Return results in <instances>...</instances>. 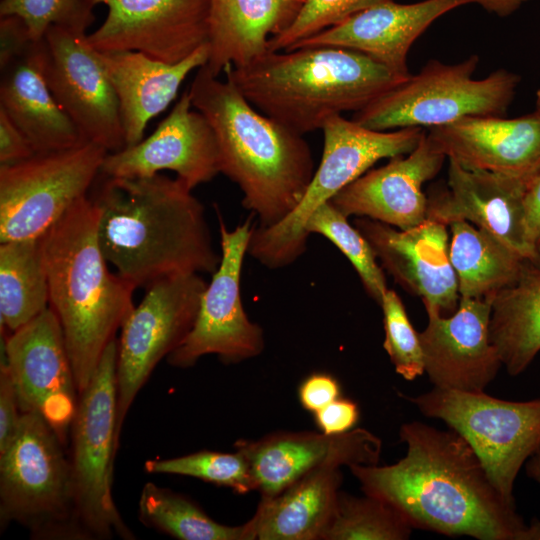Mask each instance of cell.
Segmentation results:
<instances>
[{
    "label": "cell",
    "mask_w": 540,
    "mask_h": 540,
    "mask_svg": "<svg viewBox=\"0 0 540 540\" xmlns=\"http://www.w3.org/2000/svg\"><path fill=\"white\" fill-rule=\"evenodd\" d=\"M2 353L21 413H39L64 443L79 393L64 334L51 308L6 336Z\"/></svg>",
    "instance_id": "obj_15"
},
{
    "label": "cell",
    "mask_w": 540,
    "mask_h": 540,
    "mask_svg": "<svg viewBox=\"0 0 540 540\" xmlns=\"http://www.w3.org/2000/svg\"><path fill=\"white\" fill-rule=\"evenodd\" d=\"M16 390L7 367L1 360L0 366V453L13 440L21 418Z\"/></svg>",
    "instance_id": "obj_39"
},
{
    "label": "cell",
    "mask_w": 540,
    "mask_h": 540,
    "mask_svg": "<svg viewBox=\"0 0 540 540\" xmlns=\"http://www.w3.org/2000/svg\"><path fill=\"white\" fill-rule=\"evenodd\" d=\"M524 467L527 476L540 485V445L526 461Z\"/></svg>",
    "instance_id": "obj_46"
},
{
    "label": "cell",
    "mask_w": 540,
    "mask_h": 540,
    "mask_svg": "<svg viewBox=\"0 0 540 540\" xmlns=\"http://www.w3.org/2000/svg\"><path fill=\"white\" fill-rule=\"evenodd\" d=\"M330 201L308 218L305 232L320 234L331 241L351 262L368 295L380 304L388 290L384 272L369 242Z\"/></svg>",
    "instance_id": "obj_34"
},
{
    "label": "cell",
    "mask_w": 540,
    "mask_h": 540,
    "mask_svg": "<svg viewBox=\"0 0 540 540\" xmlns=\"http://www.w3.org/2000/svg\"><path fill=\"white\" fill-rule=\"evenodd\" d=\"M489 335L511 376L540 352V267L527 261L519 279L492 300Z\"/></svg>",
    "instance_id": "obj_29"
},
{
    "label": "cell",
    "mask_w": 540,
    "mask_h": 540,
    "mask_svg": "<svg viewBox=\"0 0 540 540\" xmlns=\"http://www.w3.org/2000/svg\"><path fill=\"white\" fill-rule=\"evenodd\" d=\"M138 508L144 525L180 540H245L244 525L220 524L187 497L153 483L143 486Z\"/></svg>",
    "instance_id": "obj_32"
},
{
    "label": "cell",
    "mask_w": 540,
    "mask_h": 540,
    "mask_svg": "<svg viewBox=\"0 0 540 540\" xmlns=\"http://www.w3.org/2000/svg\"><path fill=\"white\" fill-rule=\"evenodd\" d=\"M479 4L487 12L499 17H507L516 12L523 4L530 0H471Z\"/></svg>",
    "instance_id": "obj_45"
},
{
    "label": "cell",
    "mask_w": 540,
    "mask_h": 540,
    "mask_svg": "<svg viewBox=\"0 0 540 540\" xmlns=\"http://www.w3.org/2000/svg\"><path fill=\"white\" fill-rule=\"evenodd\" d=\"M43 39L47 84L84 140L108 152L125 148L119 101L87 34L51 26Z\"/></svg>",
    "instance_id": "obj_14"
},
{
    "label": "cell",
    "mask_w": 540,
    "mask_h": 540,
    "mask_svg": "<svg viewBox=\"0 0 540 540\" xmlns=\"http://www.w3.org/2000/svg\"><path fill=\"white\" fill-rule=\"evenodd\" d=\"M48 307L49 284L41 237L1 243V331H16Z\"/></svg>",
    "instance_id": "obj_31"
},
{
    "label": "cell",
    "mask_w": 540,
    "mask_h": 540,
    "mask_svg": "<svg viewBox=\"0 0 540 540\" xmlns=\"http://www.w3.org/2000/svg\"><path fill=\"white\" fill-rule=\"evenodd\" d=\"M492 299L460 298L446 317L428 311L419 340L424 370L436 388L484 392L502 365L489 335Z\"/></svg>",
    "instance_id": "obj_19"
},
{
    "label": "cell",
    "mask_w": 540,
    "mask_h": 540,
    "mask_svg": "<svg viewBox=\"0 0 540 540\" xmlns=\"http://www.w3.org/2000/svg\"><path fill=\"white\" fill-rule=\"evenodd\" d=\"M192 108L187 90L149 137L108 152L100 174L138 178L170 170L190 189L211 181L220 173L216 138L207 119Z\"/></svg>",
    "instance_id": "obj_18"
},
{
    "label": "cell",
    "mask_w": 540,
    "mask_h": 540,
    "mask_svg": "<svg viewBox=\"0 0 540 540\" xmlns=\"http://www.w3.org/2000/svg\"><path fill=\"white\" fill-rule=\"evenodd\" d=\"M98 54L119 101L125 147H128L143 140L148 122L174 101L186 77L207 64L209 45L173 64L138 51H98Z\"/></svg>",
    "instance_id": "obj_25"
},
{
    "label": "cell",
    "mask_w": 540,
    "mask_h": 540,
    "mask_svg": "<svg viewBox=\"0 0 540 540\" xmlns=\"http://www.w3.org/2000/svg\"><path fill=\"white\" fill-rule=\"evenodd\" d=\"M339 382L327 373H314L299 386L298 397L302 407L315 413L340 397Z\"/></svg>",
    "instance_id": "obj_41"
},
{
    "label": "cell",
    "mask_w": 540,
    "mask_h": 540,
    "mask_svg": "<svg viewBox=\"0 0 540 540\" xmlns=\"http://www.w3.org/2000/svg\"><path fill=\"white\" fill-rule=\"evenodd\" d=\"M108 151L92 142L0 165V243L39 238L87 196Z\"/></svg>",
    "instance_id": "obj_11"
},
{
    "label": "cell",
    "mask_w": 540,
    "mask_h": 540,
    "mask_svg": "<svg viewBox=\"0 0 540 540\" xmlns=\"http://www.w3.org/2000/svg\"><path fill=\"white\" fill-rule=\"evenodd\" d=\"M342 480L339 467H320L276 496L261 499L252 518L243 524L245 540H321Z\"/></svg>",
    "instance_id": "obj_28"
},
{
    "label": "cell",
    "mask_w": 540,
    "mask_h": 540,
    "mask_svg": "<svg viewBox=\"0 0 540 540\" xmlns=\"http://www.w3.org/2000/svg\"><path fill=\"white\" fill-rule=\"evenodd\" d=\"M306 0H210L209 57L215 76L268 51L271 37L284 32Z\"/></svg>",
    "instance_id": "obj_27"
},
{
    "label": "cell",
    "mask_w": 540,
    "mask_h": 540,
    "mask_svg": "<svg viewBox=\"0 0 540 540\" xmlns=\"http://www.w3.org/2000/svg\"><path fill=\"white\" fill-rule=\"evenodd\" d=\"M117 339L105 349L88 386L79 394L71 432V466L79 523L88 539L134 535L114 503L111 483L119 440Z\"/></svg>",
    "instance_id": "obj_9"
},
{
    "label": "cell",
    "mask_w": 540,
    "mask_h": 540,
    "mask_svg": "<svg viewBox=\"0 0 540 540\" xmlns=\"http://www.w3.org/2000/svg\"><path fill=\"white\" fill-rule=\"evenodd\" d=\"M63 441L37 412L21 414L0 453V522L25 527L36 539H88L77 516L72 466Z\"/></svg>",
    "instance_id": "obj_6"
},
{
    "label": "cell",
    "mask_w": 540,
    "mask_h": 540,
    "mask_svg": "<svg viewBox=\"0 0 540 540\" xmlns=\"http://www.w3.org/2000/svg\"><path fill=\"white\" fill-rule=\"evenodd\" d=\"M412 531L406 518L384 500L340 490L321 540H406Z\"/></svg>",
    "instance_id": "obj_33"
},
{
    "label": "cell",
    "mask_w": 540,
    "mask_h": 540,
    "mask_svg": "<svg viewBox=\"0 0 540 540\" xmlns=\"http://www.w3.org/2000/svg\"><path fill=\"white\" fill-rule=\"evenodd\" d=\"M145 470L148 473L194 477L239 494L256 490L249 463L237 450L233 453L202 450L170 459L148 460Z\"/></svg>",
    "instance_id": "obj_35"
},
{
    "label": "cell",
    "mask_w": 540,
    "mask_h": 540,
    "mask_svg": "<svg viewBox=\"0 0 540 540\" xmlns=\"http://www.w3.org/2000/svg\"><path fill=\"white\" fill-rule=\"evenodd\" d=\"M33 42L27 25L16 15L0 19V69L21 56Z\"/></svg>",
    "instance_id": "obj_42"
},
{
    "label": "cell",
    "mask_w": 540,
    "mask_h": 540,
    "mask_svg": "<svg viewBox=\"0 0 540 540\" xmlns=\"http://www.w3.org/2000/svg\"><path fill=\"white\" fill-rule=\"evenodd\" d=\"M320 164L299 205L278 224L252 228L247 253L270 268L295 262L306 250L305 224L322 204L365 174L377 161L412 152L425 133L412 127L389 131L373 130L336 115L323 128Z\"/></svg>",
    "instance_id": "obj_7"
},
{
    "label": "cell",
    "mask_w": 540,
    "mask_h": 540,
    "mask_svg": "<svg viewBox=\"0 0 540 540\" xmlns=\"http://www.w3.org/2000/svg\"><path fill=\"white\" fill-rule=\"evenodd\" d=\"M107 7L100 27L87 35L99 52L138 51L178 63L209 40L210 0H90Z\"/></svg>",
    "instance_id": "obj_16"
},
{
    "label": "cell",
    "mask_w": 540,
    "mask_h": 540,
    "mask_svg": "<svg viewBox=\"0 0 540 540\" xmlns=\"http://www.w3.org/2000/svg\"><path fill=\"white\" fill-rule=\"evenodd\" d=\"M90 199L107 262L136 288L188 274H213L214 248L203 204L179 178L106 177Z\"/></svg>",
    "instance_id": "obj_2"
},
{
    "label": "cell",
    "mask_w": 540,
    "mask_h": 540,
    "mask_svg": "<svg viewBox=\"0 0 540 540\" xmlns=\"http://www.w3.org/2000/svg\"><path fill=\"white\" fill-rule=\"evenodd\" d=\"M446 226L426 219L415 227L396 230L368 217L355 220V227L394 279L422 298L426 312L443 316L453 314L460 301Z\"/></svg>",
    "instance_id": "obj_20"
},
{
    "label": "cell",
    "mask_w": 540,
    "mask_h": 540,
    "mask_svg": "<svg viewBox=\"0 0 540 540\" xmlns=\"http://www.w3.org/2000/svg\"><path fill=\"white\" fill-rule=\"evenodd\" d=\"M41 239L49 307L61 325L80 394L135 307V288L108 269L90 197L74 203Z\"/></svg>",
    "instance_id": "obj_4"
},
{
    "label": "cell",
    "mask_w": 540,
    "mask_h": 540,
    "mask_svg": "<svg viewBox=\"0 0 540 540\" xmlns=\"http://www.w3.org/2000/svg\"><path fill=\"white\" fill-rule=\"evenodd\" d=\"M206 65L188 89L192 106L209 122L220 173L238 185L255 226H274L301 202L314 175L310 146L300 135L257 110L228 79Z\"/></svg>",
    "instance_id": "obj_3"
},
{
    "label": "cell",
    "mask_w": 540,
    "mask_h": 540,
    "mask_svg": "<svg viewBox=\"0 0 540 540\" xmlns=\"http://www.w3.org/2000/svg\"><path fill=\"white\" fill-rule=\"evenodd\" d=\"M448 158L470 170L529 178L540 167V115L465 117L427 133Z\"/></svg>",
    "instance_id": "obj_24"
},
{
    "label": "cell",
    "mask_w": 540,
    "mask_h": 540,
    "mask_svg": "<svg viewBox=\"0 0 540 540\" xmlns=\"http://www.w3.org/2000/svg\"><path fill=\"white\" fill-rule=\"evenodd\" d=\"M44 39L1 69L0 108L31 143L36 153L61 151L85 141L54 98L45 77Z\"/></svg>",
    "instance_id": "obj_26"
},
{
    "label": "cell",
    "mask_w": 540,
    "mask_h": 540,
    "mask_svg": "<svg viewBox=\"0 0 540 540\" xmlns=\"http://www.w3.org/2000/svg\"><path fill=\"white\" fill-rule=\"evenodd\" d=\"M529 178L470 170L449 160L447 188L428 198L427 219L445 225L471 222L540 267V253L525 228L523 196Z\"/></svg>",
    "instance_id": "obj_21"
},
{
    "label": "cell",
    "mask_w": 540,
    "mask_h": 540,
    "mask_svg": "<svg viewBox=\"0 0 540 540\" xmlns=\"http://www.w3.org/2000/svg\"><path fill=\"white\" fill-rule=\"evenodd\" d=\"M35 154L26 136L0 108V165L21 162Z\"/></svg>",
    "instance_id": "obj_43"
},
{
    "label": "cell",
    "mask_w": 540,
    "mask_h": 540,
    "mask_svg": "<svg viewBox=\"0 0 540 540\" xmlns=\"http://www.w3.org/2000/svg\"><path fill=\"white\" fill-rule=\"evenodd\" d=\"M446 156L425 132L416 148L367 171L330 202L345 216L368 217L406 230L427 219L423 184L440 171Z\"/></svg>",
    "instance_id": "obj_22"
},
{
    "label": "cell",
    "mask_w": 540,
    "mask_h": 540,
    "mask_svg": "<svg viewBox=\"0 0 540 540\" xmlns=\"http://www.w3.org/2000/svg\"><path fill=\"white\" fill-rule=\"evenodd\" d=\"M221 260L212 274L199 306L194 325L167 361L177 368H189L205 355L215 354L226 364L239 363L260 355L264 349L262 328L252 322L242 305L240 279L254 222L228 230L216 207Z\"/></svg>",
    "instance_id": "obj_13"
},
{
    "label": "cell",
    "mask_w": 540,
    "mask_h": 540,
    "mask_svg": "<svg viewBox=\"0 0 540 540\" xmlns=\"http://www.w3.org/2000/svg\"><path fill=\"white\" fill-rule=\"evenodd\" d=\"M424 416L443 421L473 448L490 480L510 502L521 468L540 445V398L508 401L484 392L433 387L401 395Z\"/></svg>",
    "instance_id": "obj_10"
},
{
    "label": "cell",
    "mask_w": 540,
    "mask_h": 540,
    "mask_svg": "<svg viewBox=\"0 0 540 540\" xmlns=\"http://www.w3.org/2000/svg\"><path fill=\"white\" fill-rule=\"evenodd\" d=\"M224 73L257 110L303 136L333 116L360 111L409 78L335 46L267 51Z\"/></svg>",
    "instance_id": "obj_5"
},
{
    "label": "cell",
    "mask_w": 540,
    "mask_h": 540,
    "mask_svg": "<svg viewBox=\"0 0 540 540\" xmlns=\"http://www.w3.org/2000/svg\"><path fill=\"white\" fill-rule=\"evenodd\" d=\"M385 339L383 347L395 371L412 381L425 373L419 334L414 330L401 298L388 289L380 302Z\"/></svg>",
    "instance_id": "obj_37"
},
{
    "label": "cell",
    "mask_w": 540,
    "mask_h": 540,
    "mask_svg": "<svg viewBox=\"0 0 540 540\" xmlns=\"http://www.w3.org/2000/svg\"><path fill=\"white\" fill-rule=\"evenodd\" d=\"M471 0H388L366 8L290 48L335 46L369 56L402 78L410 77L407 58L413 43L439 17Z\"/></svg>",
    "instance_id": "obj_23"
},
{
    "label": "cell",
    "mask_w": 540,
    "mask_h": 540,
    "mask_svg": "<svg viewBox=\"0 0 540 540\" xmlns=\"http://www.w3.org/2000/svg\"><path fill=\"white\" fill-rule=\"evenodd\" d=\"M449 226V257L460 298L493 300L499 291L519 279L527 260L507 244L467 221H455Z\"/></svg>",
    "instance_id": "obj_30"
},
{
    "label": "cell",
    "mask_w": 540,
    "mask_h": 540,
    "mask_svg": "<svg viewBox=\"0 0 540 540\" xmlns=\"http://www.w3.org/2000/svg\"><path fill=\"white\" fill-rule=\"evenodd\" d=\"M388 0H306L294 22L271 37L268 51H282L299 41L343 22L354 14Z\"/></svg>",
    "instance_id": "obj_38"
},
{
    "label": "cell",
    "mask_w": 540,
    "mask_h": 540,
    "mask_svg": "<svg viewBox=\"0 0 540 540\" xmlns=\"http://www.w3.org/2000/svg\"><path fill=\"white\" fill-rule=\"evenodd\" d=\"M315 422L321 432L335 435L353 429L359 420L356 402L347 398H337L314 413Z\"/></svg>",
    "instance_id": "obj_40"
},
{
    "label": "cell",
    "mask_w": 540,
    "mask_h": 540,
    "mask_svg": "<svg viewBox=\"0 0 540 540\" xmlns=\"http://www.w3.org/2000/svg\"><path fill=\"white\" fill-rule=\"evenodd\" d=\"M399 440L406 454L396 463L348 468L364 494L392 505L413 529L477 540H540V521L525 522L456 431L411 421L401 425Z\"/></svg>",
    "instance_id": "obj_1"
},
{
    "label": "cell",
    "mask_w": 540,
    "mask_h": 540,
    "mask_svg": "<svg viewBox=\"0 0 540 540\" xmlns=\"http://www.w3.org/2000/svg\"><path fill=\"white\" fill-rule=\"evenodd\" d=\"M207 284L200 274L159 280L146 288L140 304L124 321L117 340L119 432L136 395L156 365L191 331Z\"/></svg>",
    "instance_id": "obj_12"
},
{
    "label": "cell",
    "mask_w": 540,
    "mask_h": 540,
    "mask_svg": "<svg viewBox=\"0 0 540 540\" xmlns=\"http://www.w3.org/2000/svg\"><path fill=\"white\" fill-rule=\"evenodd\" d=\"M234 446L247 459L261 499L276 496L316 468L376 465L382 451L381 439L363 428L335 435L279 431Z\"/></svg>",
    "instance_id": "obj_17"
},
{
    "label": "cell",
    "mask_w": 540,
    "mask_h": 540,
    "mask_svg": "<svg viewBox=\"0 0 540 540\" xmlns=\"http://www.w3.org/2000/svg\"><path fill=\"white\" fill-rule=\"evenodd\" d=\"M535 112H537L540 115V88L536 92V98H535Z\"/></svg>",
    "instance_id": "obj_47"
},
{
    "label": "cell",
    "mask_w": 540,
    "mask_h": 540,
    "mask_svg": "<svg viewBox=\"0 0 540 540\" xmlns=\"http://www.w3.org/2000/svg\"><path fill=\"white\" fill-rule=\"evenodd\" d=\"M479 57L456 64L430 60L416 75L353 115L373 130L434 128L465 117L503 116L511 104L520 76L498 69L482 79L473 75Z\"/></svg>",
    "instance_id": "obj_8"
},
{
    "label": "cell",
    "mask_w": 540,
    "mask_h": 540,
    "mask_svg": "<svg viewBox=\"0 0 540 540\" xmlns=\"http://www.w3.org/2000/svg\"><path fill=\"white\" fill-rule=\"evenodd\" d=\"M94 7L90 0H1L0 17H20L31 39L39 41L51 26L86 34L95 21Z\"/></svg>",
    "instance_id": "obj_36"
},
{
    "label": "cell",
    "mask_w": 540,
    "mask_h": 540,
    "mask_svg": "<svg viewBox=\"0 0 540 540\" xmlns=\"http://www.w3.org/2000/svg\"><path fill=\"white\" fill-rule=\"evenodd\" d=\"M523 204L528 241L540 253V167L526 183Z\"/></svg>",
    "instance_id": "obj_44"
}]
</instances>
